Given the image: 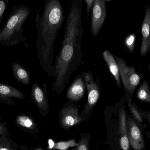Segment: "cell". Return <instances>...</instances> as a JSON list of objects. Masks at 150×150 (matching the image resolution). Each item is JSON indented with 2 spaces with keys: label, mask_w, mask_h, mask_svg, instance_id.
<instances>
[{
  "label": "cell",
  "mask_w": 150,
  "mask_h": 150,
  "mask_svg": "<svg viewBox=\"0 0 150 150\" xmlns=\"http://www.w3.org/2000/svg\"><path fill=\"white\" fill-rule=\"evenodd\" d=\"M82 0H72L63 43L55 65L56 76L53 89L57 94L62 92L69 77L82 61Z\"/></svg>",
  "instance_id": "cell-1"
},
{
  "label": "cell",
  "mask_w": 150,
  "mask_h": 150,
  "mask_svg": "<svg viewBox=\"0 0 150 150\" xmlns=\"http://www.w3.org/2000/svg\"><path fill=\"white\" fill-rule=\"evenodd\" d=\"M64 11L60 0H46L44 12L36 17L37 50L40 63L50 76H56L52 63L56 37L64 21Z\"/></svg>",
  "instance_id": "cell-2"
},
{
  "label": "cell",
  "mask_w": 150,
  "mask_h": 150,
  "mask_svg": "<svg viewBox=\"0 0 150 150\" xmlns=\"http://www.w3.org/2000/svg\"><path fill=\"white\" fill-rule=\"evenodd\" d=\"M30 12L26 5L13 6L4 27L0 31V45L14 46L25 41L23 25Z\"/></svg>",
  "instance_id": "cell-3"
},
{
  "label": "cell",
  "mask_w": 150,
  "mask_h": 150,
  "mask_svg": "<svg viewBox=\"0 0 150 150\" xmlns=\"http://www.w3.org/2000/svg\"><path fill=\"white\" fill-rule=\"evenodd\" d=\"M115 59L119 67L120 77L124 86L127 100L132 99L136 89L142 79L141 76L138 74L133 66H129L121 58L116 57Z\"/></svg>",
  "instance_id": "cell-4"
},
{
  "label": "cell",
  "mask_w": 150,
  "mask_h": 150,
  "mask_svg": "<svg viewBox=\"0 0 150 150\" xmlns=\"http://www.w3.org/2000/svg\"><path fill=\"white\" fill-rule=\"evenodd\" d=\"M83 76L88 91V98L86 104L80 115L82 118L87 116L92 111L98 100L100 91L99 86L91 73H83Z\"/></svg>",
  "instance_id": "cell-5"
},
{
  "label": "cell",
  "mask_w": 150,
  "mask_h": 150,
  "mask_svg": "<svg viewBox=\"0 0 150 150\" xmlns=\"http://www.w3.org/2000/svg\"><path fill=\"white\" fill-rule=\"evenodd\" d=\"M126 125L128 137L130 147L132 149H145V142L143 136V131L140 125L132 116L129 115H127Z\"/></svg>",
  "instance_id": "cell-6"
},
{
  "label": "cell",
  "mask_w": 150,
  "mask_h": 150,
  "mask_svg": "<svg viewBox=\"0 0 150 150\" xmlns=\"http://www.w3.org/2000/svg\"><path fill=\"white\" fill-rule=\"evenodd\" d=\"M91 9L92 35L95 37L98 34L106 17L105 0H93Z\"/></svg>",
  "instance_id": "cell-7"
},
{
  "label": "cell",
  "mask_w": 150,
  "mask_h": 150,
  "mask_svg": "<svg viewBox=\"0 0 150 150\" xmlns=\"http://www.w3.org/2000/svg\"><path fill=\"white\" fill-rule=\"evenodd\" d=\"M82 120L76 107L71 105L62 108L60 116V122L62 127L70 128L80 123Z\"/></svg>",
  "instance_id": "cell-8"
},
{
  "label": "cell",
  "mask_w": 150,
  "mask_h": 150,
  "mask_svg": "<svg viewBox=\"0 0 150 150\" xmlns=\"http://www.w3.org/2000/svg\"><path fill=\"white\" fill-rule=\"evenodd\" d=\"M142 44L140 54L145 57L150 52V7L146 5L145 15L142 27Z\"/></svg>",
  "instance_id": "cell-9"
},
{
  "label": "cell",
  "mask_w": 150,
  "mask_h": 150,
  "mask_svg": "<svg viewBox=\"0 0 150 150\" xmlns=\"http://www.w3.org/2000/svg\"><path fill=\"white\" fill-rule=\"evenodd\" d=\"M31 98L40 113L43 116H45L49 111L48 100L43 89L37 83H33L32 86Z\"/></svg>",
  "instance_id": "cell-10"
},
{
  "label": "cell",
  "mask_w": 150,
  "mask_h": 150,
  "mask_svg": "<svg viewBox=\"0 0 150 150\" xmlns=\"http://www.w3.org/2000/svg\"><path fill=\"white\" fill-rule=\"evenodd\" d=\"M12 98L23 99L25 98L23 92L15 87L0 83V101L10 105H15V102Z\"/></svg>",
  "instance_id": "cell-11"
},
{
  "label": "cell",
  "mask_w": 150,
  "mask_h": 150,
  "mask_svg": "<svg viewBox=\"0 0 150 150\" xmlns=\"http://www.w3.org/2000/svg\"><path fill=\"white\" fill-rule=\"evenodd\" d=\"M127 112L124 106L120 107L119 111L120 145V150H131L128 137L126 120Z\"/></svg>",
  "instance_id": "cell-12"
},
{
  "label": "cell",
  "mask_w": 150,
  "mask_h": 150,
  "mask_svg": "<svg viewBox=\"0 0 150 150\" xmlns=\"http://www.w3.org/2000/svg\"><path fill=\"white\" fill-rule=\"evenodd\" d=\"M84 82L83 78L78 77L74 81L67 92V98L73 101L81 99L85 93Z\"/></svg>",
  "instance_id": "cell-13"
},
{
  "label": "cell",
  "mask_w": 150,
  "mask_h": 150,
  "mask_svg": "<svg viewBox=\"0 0 150 150\" xmlns=\"http://www.w3.org/2000/svg\"><path fill=\"white\" fill-rule=\"evenodd\" d=\"M103 56L108 66L110 72L115 79L117 86L118 87L120 88L121 87V82L120 77V71L115 58L108 50H105L103 52Z\"/></svg>",
  "instance_id": "cell-14"
},
{
  "label": "cell",
  "mask_w": 150,
  "mask_h": 150,
  "mask_svg": "<svg viewBox=\"0 0 150 150\" xmlns=\"http://www.w3.org/2000/svg\"><path fill=\"white\" fill-rule=\"evenodd\" d=\"M11 69L13 76L17 81L25 85H30V74L25 69L18 63L13 62L11 63Z\"/></svg>",
  "instance_id": "cell-15"
},
{
  "label": "cell",
  "mask_w": 150,
  "mask_h": 150,
  "mask_svg": "<svg viewBox=\"0 0 150 150\" xmlns=\"http://www.w3.org/2000/svg\"><path fill=\"white\" fill-rule=\"evenodd\" d=\"M132 99L127 100L128 106L129 108L132 117L140 125L143 132H145L146 127L144 126V110L139 107L134 102L132 101Z\"/></svg>",
  "instance_id": "cell-16"
},
{
  "label": "cell",
  "mask_w": 150,
  "mask_h": 150,
  "mask_svg": "<svg viewBox=\"0 0 150 150\" xmlns=\"http://www.w3.org/2000/svg\"><path fill=\"white\" fill-rule=\"evenodd\" d=\"M137 99L142 102L150 103V87L148 81L144 80L137 92Z\"/></svg>",
  "instance_id": "cell-17"
},
{
  "label": "cell",
  "mask_w": 150,
  "mask_h": 150,
  "mask_svg": "<svg viewBox=\"0 0 150 150\" xmlns=\"http://www.w3.org/2000/svg\"><path fill=\"white\" fill-rule=\"evenodd\" d=\"M16 124L18 126L27 129H33L36 128L35 122L30 116L25 115H19L16 119Z\"/></svg>",
  "instance_id": "cell-18"
},
{
  "label": "cell",
  "mask_w": 150,
  "mask_h": 150,
  "mask_svg": "<svg viewBox=\"0 0 150 150\" xmlns=\"http://www.w3.org/2000/svg\"><path fill=\"white\" fill-rule=\"evenodd\" d=\"M136 39V35L134 33H132L127 36L125 39V45L131 54L134 52V50Z\"/></svg>",
  "instance_id": "cell-19"
},
{
  "label": "cell",
  "mask_w": 150,
  "mask_h": 150,
  "mask_svg": "<svg viewBox=\"0 0 150 150\" xmlns=\"http://www.w3.org/2000/svg\"><path fill=\"white\" fill-rule=\"evenodd\" d=\"M76 144L74 140H70L69 142H60L56 143L54 145V148L59 150H67L70 147L76 146Z\"/></svg>",
  "instance_id": "cell-20"
},
{
  "label": "cell",
  "mask_w": 150,
  "mask_h": 150,
  "mask_svg": "<svg viewBox=\"0 0 150 150\" xmlns=\"http://www.w3.org/2000/svg\"><path fill=\"white\" fill-rule=\"evenodd\" d=\"M88 142L89 141L88 139L84 137L76 144V146L73 150H88Z\"/></svg>",
  "instance_id": "cell-21"
},
{
  "label": "cell",
  "mask_w": 150,
  "mask_h": 150,
  "mask_svg": "<svg viewBox=\"0 0 150 150\" xmlns=\"http://www.w3.org/2000/svg\"><path fill=\"white\" fill-rule=\"evenodd\" d=\"M10 0H0V25L5 10Z\"/></svg>",
  "instance_id": "cell-22"
},
{
  "label": "cell",
  "mask_w": 150,
  "mask_h": 150,
  "mask_svg": "<svg viewBox=\"0 0 150 150\" xmlns=\"http://www.w3.org/2000/svg\"><path fill=\"white\" fill-rule=\"evenodd\" d=\"M0 150H14L10 144L4 138H0Z\"/></svg>",
  "instance_id": "cell-23"
},
{
  "label": "cell",
  "mask_w": 150,
  "mask_h": 150,
  "mask_svg": "<svg viewBox=\"0 0 150 150\" xmlns=\"http://www.w3.org/2000/svg\"><path fill=\"white\" fill-rule=\"evenodd\" d=\"M86 4V11H87V16H88L90 14V11L92 8L93 0H85Z\"/></svg>",
  "instance_id": "cell-24"
},
{
  "label": "cell",
  "mask_w": 150,
  "mask_h": 150,
  "mask_svg": "<svg viewBox=\"0 0 150 150\" xmlns=\"http://www.w3.org/2000/svg\"><path fill=\"white\" fill-rule=\"evenodd\" d=\"M1 117L0 116V120ZM7 128L5 127V124L2 122H0V135L3 134L7 132Z\"/></svg>",
  "instance_id": "cell-25"
},
{
  "label": "cell",
  "mask_w": 150,
  "mask_h": 150,
  "mask_svg": "<svg viewBox=\"0 0 150 150\" xmlns=\"http://www.w3.org/2000/svg\"><path fill=\"white\" fill-rule=\"evenodd\" d=\"M144 119H146L149 122L150 126V112L148 110L144 111Z\"/></svg>",
  "instance_id": "cell-26"
},
{
  "label": "cell",
  "mask_w": 150,
  "mask_h": 150,
  "mask_svg": "<svg viewBox=\"0 0 150 150\" xmlns=\"http://www.w3.org/2000/svg\"><path fill=\"white\" fill-rule=\"evenodd\" d=\"M49 149H52L53 148H54V143L53 142L52 140H50V141H49Z\"/></svg>",
  "instance_id": "cell-27"
},
{
  "label": "cell",
  "mask_w": 150,
  "mask_h": 150,
  "mask_svg": "<svg viewBox=\"0 0 150 150\" xmlns=\"http://www.w3.org/2000/svg\"><path fill=\"white\" fill-rule=\"evenodd\" d=\"M148 69L150 71V64H149V65H148Z\"/></svg>",
  "instance_id": "cell-28"
},
{
  "label": "cell",
  "mask_w": 150,
  "mask_h": 150,
  "mask_svg": "<svg viewBox=\"0 0 150 150\" xmlns=\"http://www.w3.org/2000/svg\"><path fill=\"white\" fill-rule=\"evenodd\" d=\"M36 150H43L41 149H37Z\"/></svg>",
  "instance_id": "cell-29"
}]
</instances>
